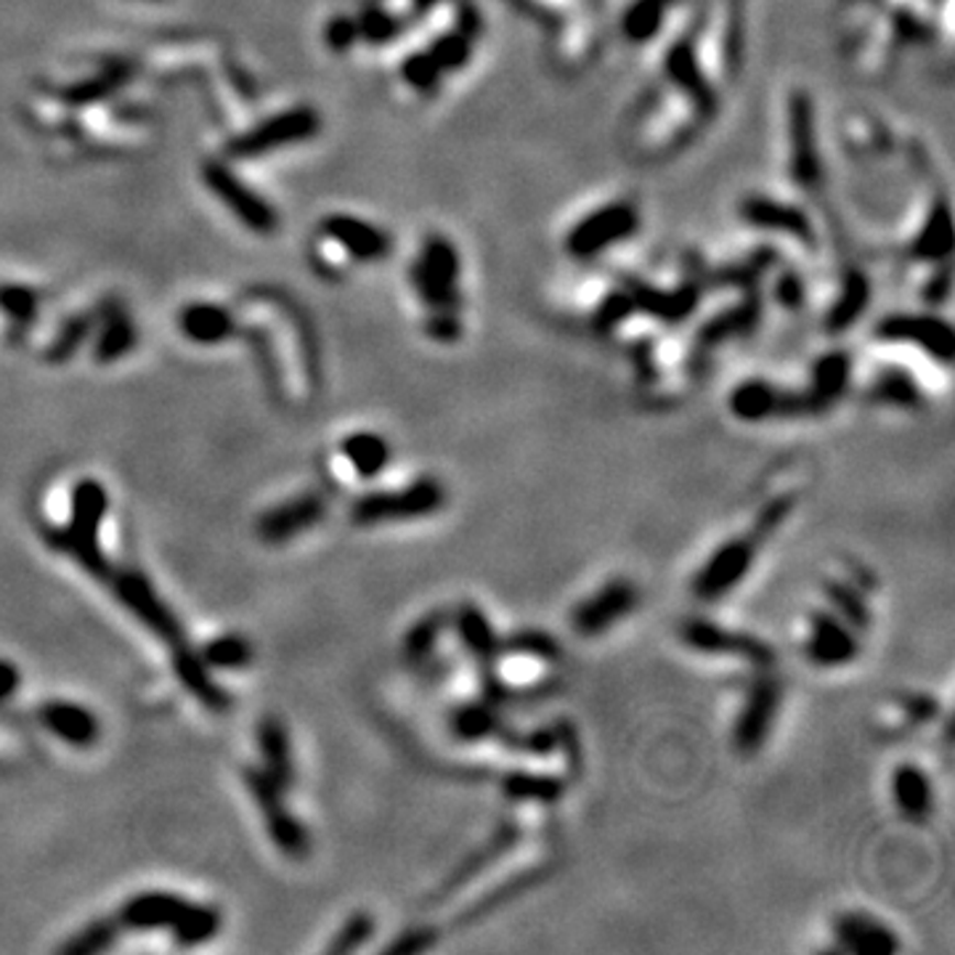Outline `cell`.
<instances>
[{
  "instance_id": "cell-1",
  "label": "cell",
  "mask_w": 955,
  "mask_h": 955,
  "mask_svg": "<svg viewBox=\"0 0 955 955\" xmlns=\"http://www.w3.org/2000/svg\"><path fill=\"white\" fill-rule=\"evenodd\" d=\"M650 45L654 69L629 109L627 144L645 163H661L699 141L738 83L746 3L688 0Z\"/></svg>"
},
{
  "instance_id": "cell-2",
  "label": "cell",
  "mask_w": 955,
  "mask_h": 955,
  "mask_svg": "<svg viewBox=\"0 0 955 955\" xmlns=\"http://www.w3.org/2000/svg\"><path fill=\"white\" fill-rule=\"evenodd\" d=\"M462 255L447 234H428L409 266V287L422 308V332L433 343L454 345L464 334Z\"/></svg>"
},
{
  "instance_id": "cell-3",
  "label": "cell",
  "mask_w": 955,
  "mask_h": 955,
  "mask_svg": "<svg viewBox=\"0 0 955 955\" xmlns=\"http://www.w3.org/2000/svg\"><path fill=\"white\" fill-rule=\"evenodd\" d=\"M447 22L398 64V80L419 99L436 96L451 75L470 67L483 37V17L473 0H447Z\"/></svg>"
},
{
  "instance_id": "cell-4",
  "label": "cell",
  "mask_w": 955,
  "mask_h": 955,
  "mask_svg": "<svg viewBox=\"0 0 955 955\" xmlns=\"http://www.w3.org/2000/svg\"><path fill=\"white\" fill-rule=\"evenodd\" d=\"M107 513L109 494L105 483L96 481V478H80L69 494L67 523L45 526V541L99 584H107L118 568L101 547V526H105Z\"/></svg>"
},
{
  "instance_id": "cell-5",
  "label": "cell",
  "mask_w": 955,
  "mask_h": 955,
  "mask_svg": "<svg viewBox=\"0 0 955 955\" xmlns=\"http://www.w3.org/2000/svg\"><path fill=\"white\" fill-rule=\"evenodd\" d=\"M118 921L131 932L167 929L178 947L205 945L223 926V915L216 905H202L171 892H141L131 897L120 905Z\"/></svg>"
},
{
  "instance_id": "cell-6",
  "label": "cell",
  "mask_w": 955,
  "mask_h": 955,
  "mask_svg": "<svg viewBox=\"0 0 955 955\" xmlns=\"http://www.w3.org/2000/svg\"><path fill=\"white\" fill-rule=\"evenodd\" d=\"M643 212L632 197H613L584 210L563 234V250L571 261H595L640 231Z\"/></svg>"
},
{
  "instance_id": "cell-7",
  "label": "cell",
  "mask_w": 955,
  "mask_h": 955,
  "mask_svg": "<svg viewBox=\"0 0 955 955\" xmlns=\"http://www.w3.org/2000/svg\"><path fill=\"white\" fill-rule=\"evenodd\" d=\"M786 178L793 195L815 199L823 191L825 171L821 146H817L815 107L810 94H791L786 105Z\"/></svg>"
},
{
  "instance_id": "cell-8",
  "label": "cell",
  "mask_w": 955,
  "mask_h": 955,
  "mask_svg": "<svg viewBox=\"0 0 955 955\" xmlns=\"http://www.w3.org/2000/svg\"><path fill=\"white\" fill-rule=\"evenodd\" d=\"M447 486L436 475H419L398 492H366L353 500V526L370 528L380 523H409L441 513L447 505Z\"/></svg>"
},
{
  "instance_id": "cell-9",
  "label": "cell",
  "mask_w": 955,
  "mask_h": 955,
  "mask_svg": "<svg viewBox=\"0 0 955 955\" xmlns=\"http://www.w3.org/2000/svg\"><path fill=\"white\" fill-rule=\"evenodd\" d=\"M112 590V595L118 603L125 608L139 624H144L146 629L165 645L167 650H178L184 645H189L184 624L178 622V616L173 613L171 605L160 597V592L154 590V584L139 568H114V573L109 577L105 584Z\"/></svg>"
},
{
  "instance_id": "cell-10",
  "label": "cell",
  "mask_w": 955,
  "mask_h": 955,
  "mask_svg": "<svg viewBox=\"0 0 955 955\" xmlns=\"http://www.w3.org/2000/svg\"><path fill=\"white\" fill-rule=\"evenodd\" d=\"M242 778L250 797L255 799L257 810H261L263 825H266L271 842H274L282 855L289 857V860H306V857L311 855L314 842L300 817H295L293 812L287 810V802H284L287 789H284L268 770L255 765L244 767Z\"/></svg>"
},
{
  "instance_id": "cell-11",
  "label": "cell",
  "mask_w": 955,
  "mask_h": 955,
  "mask_svg": "<svg viewBox=\"0 0 955 955\" xmlns=\"http://www.w3.org/2000/svg\"><path fill=\"white\" fill-rule=\"evenodd\" d=\"M321 133V114L311 105L289 107L276 112L250 131L234 135L226 144V154L231 160H261L268 154L287 150V146L306 144Z\"/></svg>"
},
{
  "instance_id": "cell-12",
  "label": "cell",
  "mask_w": 955,
  "mask_h": 955,
  "mask_svg": "<svg viewBox=\"0 0 955 955\" xmlns=\"http://www.w3.org/2000/svg\"><path fill=\"white\" fill-rule=\"evenodd\" d=\"M202 184L218 202L223 205L231 216L237 218L244 229H250L257 237H271L279 231V212L266 197L257 195L253 186L248 184L237 171H231L223 160H208L202 165Z\"/></svg>"
},
{
  "instance_id": "cell-13",
  "label": "cell",
  "mask_w": 955,
  "mask_h": 955,
  "mask_svg": "<svg viewBox=\"0 0 955 955\" xmlns=\"http://www.w3.org/2000/svg\"><path fill=\"white\" fill-rule=\"evenodd\" d=\"M765 545L767 539L761 537L757 528L748 526V531L716 547L706 558V563L695 571L693 584H690L693 595L703 600V603H714V600L731 595L735 586L748 577L754 560H757V555Z\"/></svg>"
},
{
  "instance_id": "cell-14",
  "label": "cell",
  "mask_w": 955,
  "mask_h": 955,
  "mask_svg": "<svg viewBox=\"0 0 955 955\" xmlns=\"http://www.w3.org/2000/svg\"><path fill=\"white\" fill-rule=\"evenodd\" d=\"M680 640L688 645L690 650L703 656H735L738 661L751 663L765 672L776 663V648L770 643L761 640V637L751 635V632H740L722 627V624L712 622V618H685L680 624Z\"/></svg>"
},
{
  "instance_id": "cell-15",
  "label": "cell",
  "mask_w": 955,
  "mask_h": 955,
  "mask_svg": "<svg viewBox=\"0 0 955 955\" xmlns=\"http://www.w3.org/2000/svg\"><path fill=\"white\" fill-rule=\"evenodd\" d=\"M876 343L915 348L942 366H951L955 345L953 327L932 314H889L874 327Z\"/></svg>"
},
{
  "instance_id": "cell-16",
  "label": "cell",
  "mask_w": 955,
  "mask_h": 955,
  "mask_svg": "<svg viewBox=\"0 0 955 955\" xmlns=\"http://www.w3.org/2000/svg\"><path fill=\"white\" fill-rule=\"evenodd\" d=\"M731 411L740 422H765L776 417H812L821 415L810 393L789 391L770 380H744L731 393Z\"/></svg>"
},
{
  "instance_id": "cell-17",
  "label": "cell",
  "mask_w": 955,
  "mask_h": 955,
  "mask_svg": "<svg viewBox=\"0 0 955 955\" xmlns=\"http://www.w3.org/2000/svg\"><path fill=\"white\" fill-rule=\"evenodd\" d=\"M640 605V590L627 577L608 579L571 608V629L582 637H600L622 624Z\"/></svg>"
},
{
  "instance_id": "cell-18",
  "label": "cell",
  "mask_w": 955,
  "mask_h": 955,
  "mask_svg": "<svg viewBox=\"0 0 955 955\" xmlns=\"http://www.w3.org/2000/svg\"><path fill=\"white\" fill-rule=\"evenodd\" d=\"M780 701H783V682L765 669V674L751 682V688H748L744 699V706H740L738 716H735V725H733L735 751L751 757V754H757L759 748L767 744L772 727H776Z\"/></svg>"
},
{
  "instance_id": "cell-19",
  "label": "cell",
  "mask_w": 955,
  "mask_h": 955,
  "mask_svg": "<svg viewBox=\"0 0 955 955\" xmlns=\"http://www.w3.org/2000/svg\"><path fill=\"white\" fill-rule=\"evenodd\" d=\"M321 237L343 253L345 261L374 266L391 257L393 239L383 226L351 216V212H329L319 223Z\"/></svg>"
},
{
  "instance_id": "cell-20",
  "label": "cell",
  "mask_w": 955,
  "mask_h": 955,
  "mask_svg": "<svg viewBox=\"0 0 955 955\" xmlns=\"http://www.w3.org/2000/svg\"><path fill=\"white\" fill-rule=\"evenodd\" d=\"M804 656L821 669L847 667L860 656V632L849 627L831 608L810 613V632L804 640Z\"/></svg>"
},
{
  "instance_id": "cell-21",
  "label": "cell",
  "mask_w": 955,
  "mask_h": 955,
  "mask_svg": "<svg viewBox=\"0 0 955 955\" xmlns=\"http://www.w3.org/2000/svg\"><path fill=\"white\" fill-rule=\"evenodd\" d=\"M329 507L325 494L319 492H303L298 496L279 502V505L268 507L255 523L257 539L266 545H287L300 534L311 531L327 518Z\"/></svg>"
},
{
  "instance_id": "cell-22",
  "label": "cell",
  "mask_w": 955,
  "mask_h": 955,
  "mask_svg": "<svg viewBox=\"0 0 955 955\" xmlns=\"http://www.w3.org/2000/svg\"><path fill=\"white\" fill-rule=\"evenodd\" d=\"M37 725L73 748H90L101 738L99 716L80 703L51 699L35 709Z\"/></svg>"
},
{
  "instance_id": "cell-23",
  "label": "cell",
  "mask_w": 955,
  "mask_h": 955,
  "mask_svg": "<svg viewBox=\"0 0 955 955\" xmlns=\"http://www.w3.org/2000/svg\"><path fill=\"white\" fill-rule=\"evenodd\" d=\"M834 937L844 953L892 955L900 951V937L892 926L866 911H847L834 921Z\"/></svg>"
},
{
  "instance_id": "cell-24",
  "label": "cell",
  "mask_w": 955,
  "mask_h": 955,
  "mask_svg": "<svg viewBox=\"0 0 955 955\" xmlns=\"http://www.w3.org/2000/svg\"><path fill=\"white\" fill-rule=\"evenodd\" d=\"M520 838H523V828L518 823H513V821L502 823L500 828H496L494 834L489 836L486 842H483L475 852H470V855L464 857L460 866L454 868V874H451L449 879L443 881L441 897L457 894L464 887V883H473L475 879H481V876L486 874L489 868L496 866L502 857L509 855V852L518 847Z\"/></svg>"
},
{
  "instance_id": "cell-25",
  "label": "cell",
  "mask_w": 955,
  "mask_h": 955,
  "mask_svg": "<svg viewBox=\"0 0 955 955\" xmlns=\"http://www.w3.org/2000/svg\"><path fill=\"white\" fill-rule=\"evenodd\" d=\"M171 663H173V672H176L178 682L184 685V690L189 695H195V699L202 703L205 709L212 714H223L231 709V695L226 693V690L218 685L216 680L210 677L208 663L202 661V656H199V650L195 645H184V648L173 650L171 654Z\"/></svg>"
},
{
  "instance_id": "cell-26",
  "label": "cell",
  "mask_w": 955,
  "mask_h": 955,
  "mask_svg": "<svg viewBox=\"0 0 955 955\" xmlns=\"http://www.w3.org/2000/svg\"><path fill=\"white\" fill-rule=\"evenodd\" d=\"M178 329L184 338L195 345H223L231 338H237L239 325L234 314L218 303L197 300L180 308Z\"/></svg>"
},
{
  "instance_id": "cell-27",
  "label": "cell",
  "mask_w": 955,
  "mask_h": 955,
  "mask_svg": "<svg viewBox=\"0 0 955 955\" xmlns=\"http://www.w3.org/2000/svg\"><path fill=\"white\" fill-rule=\"evenodd\" d=\"M94 359L99 364H114L125 359L139 345V329H135L131 314L120 303H107L105 311L96 319L94 327Z\"/></svg>"
},
{
  "instance_id": "cell-28",
  "label": "cell",
  "mask_w": 955,
  "mask_h": 955,
  "mask_svg": "<svg viewBox=\"0 0 955 955\" xmlns=\"http://www.w3.org/2000/svg\"><path fill=\"white\" fill-rule=\"evenodd\" d=\"M685 3L688 0H629L618 22L624 41L632 45H650Z\"/></svg>"
},
{
  "instance_id": "cell-29",
  "label": "cell",
  "mask_w": 955,
  "mask_h": 955,
  "mask_svg": "<svg viewBox=\"0 0 955 955\" xmlns=\"http://www.w3.org/2000/svg\"><path fill=\"white\" fill-rule=\"evenodd\" d=\"M454 629L462 648L475 658L481 667H496L502 658V635L489 622V616L475 603H462L454 613Z\"/></svg>"
},
{
  "instance_id": "cell-30",
  "label": "cell",
  "mask_w": 955,
  "mask_h": 955,
  "mask_svg": "<svg viewBox=\"0 0 955 955\" xmlns=\"http://www.w3.org/2000/svg\"><path fill=\"white\" fill-rule=\"evenodd\" d=\"M449 731L462 744H478V740L500 738L507 733L500 706L486 699L457 703L449 712Z\"/></svg>"
},
{
  "instance_id": "cell-31",
  "label": "cell",
  "mask_w": 955,
  "mask_h": 955,
  "mask_svg": "<svg viewBox=\"0 0 955 955\" xmlns=\"http://www.w3.org/2000/svg\"><path fill=\"white\" fill-rule=\"evenodd\" d=\"M257 754H261L263 770H268L284 789H293L298 772H295L293 744H289V733L284 727L279 716H263L257 722Z\"/></svg>"
},
{
  "instance_id": "cell-32",
  "label": "cell",
  "mask_w": 955,
  "mask_h": 955,
  "mask_svg": "<svg viewBox=\"0 0 955 955\" xmlns=\"http://www.w3.org/2000/svg\"><path fill=\"white\" fill-rule=\"evenodd\" d=\"M892 793L897 810L911 823H921L932 815L934 789L932 778L913 761H902L892 772Z\"/></svg>"
},
{
  "instance_id": "cell-33",
  "label": "cell",
  "mask_w": 955,
  "mask_h": 955,
  "mask_svg": "<svg viewBox=\"0 0 955 955\" xmlns=\"http://www.w3.org/2000/svg\"><path fill=\"white\" fill-rule=\"evenodd\" d=\"M852 383V356L844 351H825L810 370V396L817 409H831Z\"/></svg>"
},
{
  "instance_id": "cell-34",
  "label": "cell",
  "mask_w": 955,
  "mask_h": 955,
  "mask_svg": "<svg viewBox=\"0 0 955 955\" xmlns=\"http://www.w3.org/2000/svg\"><path fill=\"white\" fill-rule=\"evenodd\" d=\"M868 398L874 404L894 406V409H919L924 404V391H921L915 374L908 372L905 366L887 364L870 380Z\"/></svg>"
},
{
  "instance_id": "cell-35",
  "label": "cell",
  "mask_w": 955,
  "mask_h": 955,
  "mask_svg": "<svg viewBox=\"0 0 955 955\" xmlns=\"http://www.w3.org/2000/svg\"><path fill=\"white\" fill-rule=\"evenodd\" d=\"M340 454L351 464L353 473L364 478V481H372V478L385 473L393 460L388 438L372 433V430H359V433L345 436L340 441Z\"/></svg>"
},
{
  "instance_id": "cell-36",
  "label": "cell",
  "mask_w": 955,
  "mask_h": 955,
  "mask_svg": "<svg viewBox=\"0 0 955 955\" xmlns=\"http://www.w3.org/2000/svg\"><path fill=\"white\" fill-rule=\"evenodd\" d=\"M449 629V613L443 611H430L425 613L419 622L409 627V632L402 640V658L406 667L411 669H425L433 661L438 643H441L443 632Z\"/></svg>"
},
{
  "instance_id": "cell-37",
  "label": "cell",
  "mask_w": 955,
  "mask_h": 955,
  "mask_svg": "<svg viewBox=\"0 0 955 955\" xmlns=\"http://www.w3.org/2000/svg\"><path fill=\"white\" fill-rule=\"evenodd\" d=\"M563 778L547 776V772L513 770L502 778V797L509 802H534V804H555L563 797Z\"/></svg>"
},
{
  "instance_id": "cell-38",
  "label": "cell",
  "mask_w": 955,
  "mask_h": 955,
  "mask_svg": "<svg viewBox=\"0 0 955 955\" xmlns=\"http://www.w3.org/2000/svg\"><path fill=\"white\" fill-rule=\"evenodd\" d=\"M122 926L118 919H96L90 921L80 929V932L73 934L67 942H62L59 953L64 955H96V953H107L112 951L114 945H118V940L122 937Z\"/></svg>"
},
{
  "instance_id": "cell-39",
  "label": "cell",
  "mask_w": 955,
  "mask_h": 955,
  "mask_svg": "<svg viewBox=\"0 0 955 955\" xmlns=\"http://www.w3.org/2000/svg\"><path fill=\"white\" fill-rule=\"evenodd\" d=\"M197 650L199 656H202V661L208 663V669H226V672H231V669H244L253 663V645H250L248 637L234 635V632L212 637L210 643H205L202 648Z\"/></svg>"
},
{
  "instance_id": "cell-40",
  "label": "cell",
  "mask_w": 955,
  "mask_h": 955,
  "mask_svg": "<svg viewBox=\"0 0 955 955\" xmlns=\"http://www.w3.org/2000/svg\"><path fill=\"white\" fill-rule=\"evenodd\" d=\"M537 658V661L558 663L563 658V648L552 635L539 629H518L513 635L502 637V656Z\"/></svg>"
},
{
  "instance_id": "cell-41",
  "label": "cell",
  "mask_w": 955,
  "mask_h": 955,
  "mask_svg": "<svg viewBox=\"0 0 955 955\" xmlns=\"http://www.w3.org/2000/svg\"><path fill=\"white\" fill-rule=\"evenodd\" d=\"M825 600H828L831 611L842 616L849 627L857 632L870 629V605L849 582H828L825 584Z\"/></svg>"
},
{
  "instance_id": "cell-42",
  "label": "cell",
  "mask_w": 955,
  "mask_h": 955,
  "mask_svg": "<svg viewBox=\"0 0 955 955\" xmlns=\"http://www.w3.org/2000/svg\"><path fill=\"white\" fill-rule=\"evenodd\" d=\"M94 327H96L94 314L69 316L59 332H56L54 343H51L48 351H45V359H48L51 364H64L67 359H73L75 353L80 351V345L86 343L90 334H94Z\"/></svg>"
},
{
  "instance_id": "cell-43",
  "label": "cell",
  "mask_w": 955,
  "mask_h": 955,
  "mask_svg": "<svg viewBox=\"0 0 955 955\" xmlns=\"http://www.w3.org/2000/svg\"><path fill=\"white\" fill-rule=\"evenodd\" d=\"M41 298L35 289L22 284H0V311L9 316L17 327H30L35 321Z\"/></svg>"
},
{
  "instance_id": "cell-44",
  "label": "cell",
  "mask_w": 955,
  "mask_h": 955,
  "mask_svg": "<svg viewBox=\"0 0 955 955\" xmlns=\"http://www.w3.org/2000/svg\"><path fill=\"white\" fill-rule=\"evenodd\" d=\"M372 934H374V919L370 913L356 911L343 926L338 929V934H334L332 942L327 945V953L345 955V953L361 951V947L372 940Z\"/></svg>"
},
{
  "instance_id": "cell-45",
  "label": "cell",
  "mask_w": 955,
  "mask_h": 955,
  "mask_svg": "<svg viewBox=\"0 0 955 955\" xmlns=\"http://www.w3.org/2000/svg\"><path fill=\"white\" fill-rule=\"evenodd\" d=\"M793 509H797V494L786 492V494L770 496V500H767L765 505L759 507V513L754 515L751 528H757L761 537L770 541L772 534H776L778 528L791 518Z\"/></svg>"
},
{
  "instance_id": "cell-46",
  "label": "cell",
  "mask_w": 955,
  "mask_h": 955,
  "mask_svg": "<svg viewBox=\"0 0 955 955\" xmlns=\"http://www.w3.org/2000/svg\"><path fill=\"white\" fill-rule=\"evenodd\" d=\"M325 41L329 45V51H334V54H348V51L353 48V45H359V24L356 17H348V14H334L327 22L325 28Z\"/></svg>"
},
{
  "instance_id": "cell-47",
  "label": "cell",
  "mask_w": 955,
  "mask_h": 955,
  "mask_svg": "<svg viewBox=\"0 0 955 955\" xmlns=\"http://www.w3.org/2000/svg\"><path fill=\"white\" fill-rule=\"evenodd\" d=\"M897 709L905 716L908 725H926V722L937 720L940 701L929 693H905L897 699Z\"/></svg>"
},
{
  "instance_id": "cell-48",
  "label": "cell",
  "mask_w": 955,
  "mask_h": 955,
  "mask_svg": "<svg viewBox=\"0 0 955 955\" xmlns=\"http://www.w3.org/2000/svg\"><path fill=\"white\" fill-rule=\"evenodd\" d=\"M436 940H438L436 929H430V926L406 929L404 934H398V937L393 940L388 947H385V953H391V955H415V953L430 951V947L436 945Z\"/></svg>"
},
{
  "instance_id": "cell-49",
  "label": "cell",
  "mask_w": 955,
  "mask_h": 955,
  "mask_svg": "<svg viewBox=\"0 0 955 955\" xmlns=\"http://www.w3.org/2000/svg\"><path fill=\"white\" fill-rule=\"evenodd\" d=\"M19 685H22V672H19L17 663L0 658V703L14 699Z\"/></svg>"
}]
</instances>
